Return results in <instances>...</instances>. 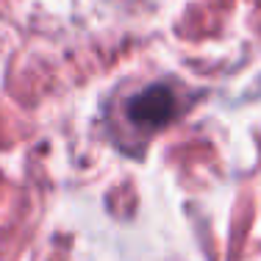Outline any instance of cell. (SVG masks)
Returning a JSON list of instances; mask_svg holds the SVG:
<instances>
[{"label": "cell", "mask_w": 261, "mask_h": 261, "mask_svg": "<svg viewBox=\"0 0 261 261\" xmlns=\"http://www.w3.org/2000/svg\"><path fill=\"white\" fill-rule=\"evenodd\" d=\"M178 109H181L178 92L167 84H153L128 97L125 117L136 130H147L150 134V130H161L170 125L178 117Z\"/></svg>", "instance_id": "obj_1"}]
</instances>
